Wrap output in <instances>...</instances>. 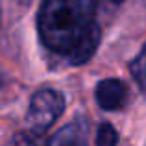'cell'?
I'll use <instances>...</instances> for the list:
<instances>
[{"label": "cell", "instance_id": "1", "mask_svg": "<svg viewBox=\"0 0 146 146\" xmlns=\"http://www.w3.org/2000/svg\"><path fill=\"white\" fill-rule=\"evenodd\" d=\"M98 0H43L37 30L43 44L68 65H83L100 43Z\"/></svg>", "mask_w": 146, "mask_h": 146}, {"label": "cell", "instance_id": "2", "mask_svg": "<svg viewBox=\"0 0 146 146\" xmlns=\"http://www.w3.org/2000/svg\"><path fill=\"white\" fill-rule=\"evenodd\" d=\"M65 109V100L54 89H41L30 100L28 107V120L32 129L35 131H46L50 126L59 118Z\"/></svg>", "mask_w": 146, "mask_h": 146}, {"label": "cell", "instance_id": "3", "mask_svg": "<svg viewBox=\"0 0 146 146\" xmlns=\"http://www.w3.org/2000/svg\"><path fill=\"white\" fill-rule=\"evenodd\" d=\"M94 96H96V102L102 109L117 111L128 100V87H126V83L122 80L107 78V80H102L96 85Z\"/></svg>", "mask_w": 146, "mask_h": 146}, {"label": "cell", "instance_id": "4", "mask_svg": "<svg viewBox=\"0 0 146 146\" xmlns=\"http://www.w3.org/2000/svg\"><path fill=\"white\" fill-rule=\"evenodd\" d=\"M46 146H85V128L80 122H72L50 137Z\"/></svg>", "mask_w": 146, "mask_h": 146}, {"label": "cell", "instance_id": "5", "mask_svg": "<svg viewBox=\"0 0 146 146\" xmlns=\"http://www.w3.org/2000/svg\"><path fill=\"white\" fill-rule=\"evenodd\" d=\"M129 68H131V74L135 78V82L139 83L141 91L146 94V44L135 56V59L131 61V67Z\"/></svg>", "mask_w": 146, "mask_h": 146}, {"label": "cell", "instance_id": "6", "mask_svg": "<svg viewBox=\"0 0 146 146\" xmlns=\"http://www.w3.org/2000/svg\"><path fill=\"white\" fill-rule=\"evenodd\" d=\"M48 139L43 135V131H22L13 139L11 146H46Z\"/></svg>", "mask_w": 146, "mask_h": 146}, {"label": "cell", "instance_id": "7", "mask_svg": "<svg viewBox=\"0 0 146 146\" xmlns=\"http://www.w3.org/2000/svg\"><path fill=\"white\" fill-rule=\"evenodd\" d=\"M117 143H118V135L113 126L109 122L100 124L96 131V146H117Z\"/></svg>", "mask_w": 146, "mask_h": 146}]
</instances>
